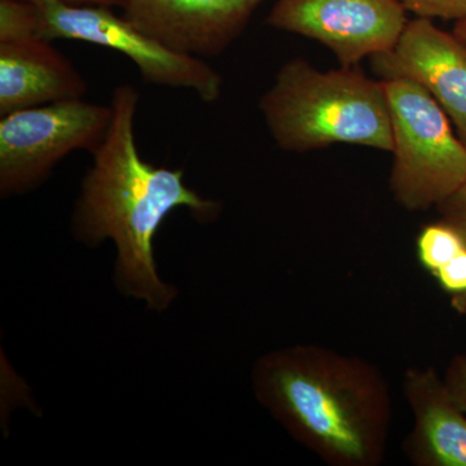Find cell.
<instances>
[{
	"instance_id": "9",
	"label": "cell",
	"mask_w": 466,
	"mask_h": 466,
	"mask_svg": "<svg viewBox=\"0 0 466 466\" xmlns=\"http://www.w3.org/2000/svg\"><path fill=\"white\" fill-rule=\"evenodd\" d=\"M266 0H124L122 16L171 50L216 57L244 32Z\"/></svg>"
},
{
	"instance_id": "6",
	"label": "cell",
	"mask_w": 466,
	"mask_h": 466,
	"mask_svg": "<svg viewBox=\"0 0 466 466\" xmlns=\"http://www.w3.org/2000/svg\"><path fill=\"white\" fill-rule=\"evenodd\" d=\"M38 15L36 36L47 41L85 42L119 52L139 70L144 82L191 91L204 103L222 96L223 78L204 58L167 47L140 32L113 8L33 2Z\"/></svg>"
},
{
	"instance_id": "20",
	"label": "cell",
	"mask_w": 466,
	"mask_h": 466,
	"mask_svg": "<svg viewBox=\"0 0 466 466\" xmlns=\"http://www.w3.org/2000/svg\"><path fill=\"white\" fill-rule=\"evenodd\" d=\"M453 34L458 36L460 41L464 42L466 45V18H464V20L456 21Z\"/></svg>"
},
{
	"instance_id": "12",
	"label": "cell",
	"mask_w": 466,
	"mask_h": 466,
	"mask_svg": "<svg viewBox=\"0 0 466 466\" xmlns=\"http://www.w3.org/2000/svg\"><path fill=\"white\" fill-rule=\"evenodd\" d=\"M465 249V236L441 219L425 226L417 236V258L420 265L433 276Z\"/></svg>"
},
{
	"instance_id": "19",
	"label": "cell",
	"mask_w": 466,
	"mask_h": 466,
	"mask_svg": "<svg viewBox=\"0 0 466 466\" xmlns=\"http://www.w3.org/2000/svg\"><path fill=\"white\" fill-rule=\"evenodd\" d=\"M451 306L459 314L466 315V293L451 297Z\"/></svg>"
},
{
	"instance_id": "14",
	"label": "cell",
	"mask_w": 466,
	"mask_h": 466,
	"mask_svg": "<svg viewBox=\"0 0 466 466\" xmlns=\"http://www.w3.org/2000/svg\"><path fill=\"white\" fill-rule=\"evenodd\" d=\"M407 11L413 12L422 18H446V20H464L466 18V0H400Z\"/></svg>"
},
{
	"instance_id": "8",
	"label": "cell",
	"mask_w": 466,
	"mask_h": 466,
	"mask_svg": "<svg viewBox=\"0 0 466 466\" xmlns=\"http://www.w3.org/2000/svg\"><path fill=\"white\" fill-rule=\"evenodd\" d=\"M381 81L407 79L425 88L466 146V45L429 18L408 21L391 50L370 57Z\"/></svg>"
},
{
	"instance_id": "18",
	"label": "cell",
	"mask_w": 466,
	"mask_h": 466,
	"mask_svg": "<svg viewBox=\"0 0 466 466\" xmlns=\"http://www.w3.org/2000/svg\"><path fill=\"white\" fill-rule=\"evenodd\" d=\"M29 2H55L67 5H94V7L121 8L124 0H29Z\"/></svg>"
},
{
	"instance_id": "7",
	"label": "cell",
	"mask_w": 466,
	"mask_h": 466,
	"mask_svg": "<svg viewBox=\"0 0 466 466\" xmlns=\"http://www.w3.org/2000/svg\"><path fill=\"white\" fill-rule=\"evenodd\" d=\"M400 0H275L267 24L314 39L341 66L391 50L407 25Z\"/></svg>"
},
{
	"instance_id": "13",
	"label": "cell",
	"mask_w": 466,
	"mask_h": 466,
	"mask_svg": "<svg viewBox=\"0 0 466 466\" xmlns=\"http://www.w3.org/2000/svg\"><path fill=\"white\" fill-rule=\"evenodd\" d=\"M38 15L29 0H0V42L36 36Z\"/></svg>"
},
{
	"instance_id": "5",
	"label": "cell",
	"mask_w": 466,
	"mask_h": 466,
	"mask_svg": "<svg viewBox=\"0 0 466 466\" xmlns=\"http://www.w3.org/2000/svg\"><path fill=\"white\" fill-rule=\"evenodd\" d=\"M109 104L57 101L0 116V193L23 195L41 186L70 153H94L112 122Z\"/></svg>"
},
{
	"instance_id": "2",
	"label": "cell",
	"mask_w": 466,
	"mask_h": 466,
	"mask_svg": "<svg viewBox=\"0 0 466 466\" xmlns=\"http://www.w3.org/2000/svg\"><path fill=\"white\" fill-rule=\"evenodd\" d=\"M253 388L288 433L327 464H381L391 398L367 361L320 346L279 349L257 360Z\"/></svg>"
},
{
	"instance_id": "4",
	"label": "cell",
	"mask_w": 466,
	"mask_h": 466,
	"mask_svg": "<svg viewBox=\"0 0 466 466\" xmlns=\"http://www.w3.org/2000/svg\"><path fill=\"white\" fill-rule=\"evenodd\" d=\"M390 106L394 155L390 189L410 211L437 208L466 182V146L449 116L421 86L383 81Z\"/></svg>"
},
{
	"instance_id": "17",
	"label": "cell",
	"mask_w": 466,
	"mask_h": 466,
	"mask_svg": "<svg viewBox=\"0 0 466 466\" xmlns=\"http://www.w3.org/2000/svg\"><path fill=\"white\" fill-rule=\"evenodd\" d=\"M444 382L453 400L466 413V355H458L451 360Z\"/></svg>"
},
{
	"instance_id": "15",
	"label": "cell",
	"mask_w": 466,
	"mask_h": 466,
	"mask_svg": "<svg viewBox=\"0 0 466 466\" xmlns=\"http://www.w3.org/2000/svg\"><path fill=\"white\" fill-rule=\"evenodd\" d=\"M441 289L447 294L459 296L466 293V249L455 257L449 265L441 267L434 275Z\"/></svg>"
},
{
	"instance_id": "16",
	"label": "cell",
	"mask_w": 466,
	"mask_h": 466,
	"mask_svg": "<svg viewBox=\"0 0 466 466\" xmlns=\"http://www.w3.org/2000/svg\"><path fill=\"white\" fill-rule=\"evenodd\" d=\"M441 219L458 228L466 238V182L458 192L437 208Z\"/></svg>"
},
{
	"instance_id": "3",
	"label": "cell",
	"mask_w": 466,
	"mask_h": 466,
	"mask_svg": "<svg viewBox=\"0 0 466 466\" xmlns=\"http://www.w3.org/2000/svg\"><path fill=\"white\" fill-rule=\"evenodd\" d=\"M259 109L272 139L288 152L339 143L394 148L385 82L359 66L321 72L305 58H291L260 97Z\"/></svg>"
},
{
	"instance_id": "11",
	"label": "cell",
	"mask_w": 466,
	"mask_h": 466,
	"mask_svg": "<svg viewBox=\"0 0 466 466\" xmlns=\"http://www.w3.org/2000/svg\"><path fill=\"white\" fill-rule=\"evenodd\" d=\"M404 394L415 417L406 441L408 458L419 466H466V413L434 368H410Z\"/></svg>"
},
{
	"instance_id": "1",
	"label": "cell",
	"mask_w": 466,
	"mask_h": 466,
	"mask_svg": "<svg viewBox=\"0 0 466 466\" xmlns=\"http://www.w3.org/2000/svg\"><path fill=\"white\" fill-rule=\"evenodd\" d=\"M140 95L133 85H118L110 97L113 116L103 143L92 153V165L81 184L72 229L88 247L113 241L116 281L126 296L147 308L164 311L177 297L159 278L155 238L175 208H186L195 219H216L220 205L201 198L184 183L182 168L155 167L140 156L135 116Z\"/></svg>"
},
{
	"instance_id": "10",
	"label": "cell",
	"mask_w": 466,
	"mask_h": 466,
	"mask_svg": "<svg viewBox=\"0 0 466 466\" xmlns=\"http://www.w3.org/2000/svg\"><path fill=\"white\" fill-rule=\"evenodd\" d=\"M87 88L78 69L51 41L32 36L0 42V116L84 99Z\"/></svg>"
}]
</instances>
